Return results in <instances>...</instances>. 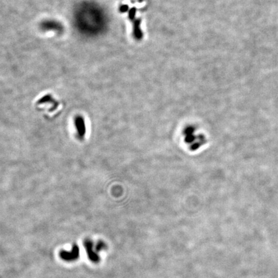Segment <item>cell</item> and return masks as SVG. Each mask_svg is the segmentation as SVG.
Here are the masks:
<instances>
[{"label":"cell","instance_id":"cell-1","mask_svg":"<svg viewBox=\"0 0 278 278\" xmlns=\"http://www.w3.org/2000/svg\"><path fill=\"white\" fill-rule=\"evenodd\" d=\"M185 143L189 146V148L193 151L197 150L205 142L204 137L201 134L197 133L196 129L192 126H189L183 130Z\"/></svg>","mask_w":278,"mask_h":278},{"label":"cell","instance_id":"cell-2","mask_svg":"<svg viewBox=\"0 0 278 278\" xmlns=\"http://www.w3.org/2000/svg\"><path fill=\"white\" fill-rule=\"evenodd\" d=\"M80 251L78 245L74 244L71 251L68 252L66 251H61L59 253L60 257L66 261H74L77 260L79 257Z\"/></svg>","mask_w":278,"mask_h":278},{"label":"cell","instance_id":"cell-3","mask_svg":"<svg viewBox=\"0 0 278 278\" xmlns=\"http://www.w3.org/2000/svg\"><path fill=\"white\" fill-rule=\"evenodd\" d=\"M84 245L85 247V249L86 251L87 255L88 257L91 260L92 262H94L95 263H97L100 261V257L98 254H97L93 250V242L89 239H86L84 242Z\"/></svg>","mask_w":278,"mask_h":278},{"label":"cell","instance_id":"cell-4","mask_svg":"<svg viewBox=\"0 0 278 278\" xmlns=\"http://www.w3.org/2000/svg\"><path fill=\"white\" fill-rule=\"evenodd\" d=\"M41 28L43 30H51L59 33H61L63 31V26L60 23L51 20H47V21L42 23L41 24Z\"/></svg>","mask_w":278,"mask_h":278},{"label":"cell","instance_id":"cell-5","mask_svg":"<svg viewBox=\"0 0 278 278\" xmlns=\"http://www.w3.org/2000/svg\"><path fill=\"white\" fill-rule=\"evenodd\" d=\"M76 126L79 137L82 138L84 136L86 132L85 124H84L83 118L81 117L80 116L77 117L76 119Z\"/></svg>","mask_w":278,"mask_h":278},{"label":"cell","instance_id":"cell-6","mask_svg":"<svg viewBox=\"0 0 278 278\" xmlns=\"http://www.w3.org/2000/svg\"><path fill=\"white\" fill-rule=\"evenodd\" d=\"M106 247V245L104 242H102V241H99V242L97 244L95 249H96L97 251H101V250L104 249H105Z\"/></svg>","mask_w":278,"mask_h":278}]
</instances>
